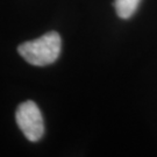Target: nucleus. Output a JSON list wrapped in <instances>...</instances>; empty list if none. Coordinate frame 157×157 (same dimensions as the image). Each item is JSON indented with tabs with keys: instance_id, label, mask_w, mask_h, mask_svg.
<instances>
[{
	"instance_id": "obj_1",
	"label": "nucleus",
	"mask_w": 157,
	"mask_h": 157,
	"mask_svg": "<svg viewBox=\"0 0 157 157\" xmlns=\"http://www.w3.org/2000/svg\"><path fill=\"white\" fill-rule=\"evenodd\" d=\"M62 47L61 36L56 32H49L39 39L19 45L17 51L28 63L44 67L56 61Z\"/></svg>"
},
{
	"instance_id": "obj_2",
	"label": "nucleus",
	"mask_w": 157,
	"mask_h": 157,
	"mask_svg": "<svg viewBox=\"0 0 157 157\" xmlns=\"http://www.w3.org/2000/svg\"><path fill=\"white\" fill-rule=\"evenodd\" d=\"M15 119L17 126L29 141L36 142L42 137L44 133L43 118L34 101H25L17 107Z\"/></svg>"
},
{
	"instance_id": "obj_3",
	"label": "nucleus",
	"mask_w": 157,
	"mask_h": 157,
	"mask_svg": "<svg viewBox=\"0 0 157 157\" xmlns=\"http://www.w3.org/2000/svg\"><path fill=\"white\" fill-rule=\"evenodd\" d=\"M141 0H115L114 6L117 14L121 19H129L137 10Z\"/></svg>"
}]
</instances>
